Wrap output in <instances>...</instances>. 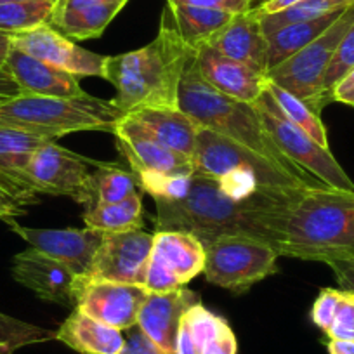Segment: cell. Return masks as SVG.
I'll return each instance as SVG.
<instances>
[{
    "mask_svg": "<svg viewBox=\"0 0 354 354\" xmlns=\"http://www.w3.org/2000/svg\"><path fill=\"white\" fill-rule=\"evenodd\" d=\"M138 183L156 203V231H185L202 243L221 234H245L271 247V221L288 196L299 192L264 189L248 200H236L216 177L196 170L149 174L138 177Z\"/></svg>",
    "mask_w": 354,
    "mask_h": 354,
    "instance_id": "1",
    "label": "cell"
},
{
    "mask_svg": "<svg viewBox=\"0 0 354 354\" xmlns=\"http://www.w3.org/2000/svg\"><path fill=\"white\" fill-rule=\"evenodd\" d=\"M271 247L280 257L326 262L354 255V189H299L271 221Z\"/></svg>",
    "mask_w": 354,
    "mask_h": 354,
    "instance_id": "2",
    "label": "cell"
},
{
    "mask_svg": "<svg viewBox=\"0 0 354 354\" xmlns=\"http://www.w3.org/2000/svg\"><path fill=\"white\" fill-rule=\"evenodd\" d=\"M193 53L165 9L148 46L106 57L103 78L117 91L111 100L117 110L127 115L139 108H179V87Z\"/></svg>",
    "mask_w": 354,
    "mask_h": 354,
    "instance_id": "3",
    "label": "cell"
},
{
    "mask_svg": "<svg viewBox=\"0 0 354 354\" xmlns=\"http://www.w3.org/2000/svg\"><path fill=\"white\" fill-rule=\"evenodd\" d=\"M179 108L188 113L200 127L210 129L238 142L243 148L257 153L262 158L270 160L273 165L290 174L308 188L325 186L281 155L262 125L254 104L231 100L203 80L196 68L195 53L189 57L183 75L181 87H179Z\"/></svg>",
    "mask_w": 354,
    "mask_h": 354,
    "instance_id": "4",
    "label": "cell"
},
{
    "mask_svg": "<svg viewBox=\"0 0 354 354\" xmlns=\"http://www.w3.org/2000/svg\"><path fill=\"white\" fill-rule=\"evenodd\" d=\"M122 117L113 101L85 94L77 97H50L21 94L0 104V127L18 129L49 141L71 132L104 131L113 134Z\"/></svg>",
    "mask_w": 354,
    "mask_h": 354,
    "instance_id": "5",
    "label": "cell"
},
{
    "mask_svg": "<svg viewBox=\"0 0 354 354\" xmlns=\"http://www.w3.org/2000/svg\"><path fill=\"white\" fill-rule=\"evenodd\" d=\"M203 247L205 280L233 294H243L278 271L277 250L252 236L221 234L205 241Z\"/></svg>",
    "mask_w": 354,
    "mask_h": 354,
    "instance_id": "6",
    "label": "cell"
},
{
    "mask_svg": "<svg viewBox=\"0 0 354 354\" xmlns=\"http://www.w3.org/2000/svg\"><path fill=\"white\" fill-rule=\"evenodd\" d=\"M254 106L262 125L285 158L290 160L294 165L325 186L337 189H354V183L337 162L330 148H323L311 136L292 124L266 88Z\"/></svg>",
    "mask_w": 354,
    "mask_h": 354,
    "instance_id": "7",
    "label": "cell"
},
{
    "mask_svg": "<svg viewBox=\"0 0 354 354\" xmlns=\"http://www.w3.org/2000/svg\"><path fill=\"white\" fill-rule=\"evenodd\" d=\"M353 25L354 2L347 6L339 19L328 30H325L318 39L302 47L299 53L283 61L280 66L271 70L268 73V78L301 101H304L306 104H309L316 113L322 115V110L325 108L322 100L323 75H325L326 66L339 47L340 40L346 37Z\"/></svg>",
    "mask_w": 354,
    "mask_h": 354,
    "instance_id": "8",
    "label": "cell"
},
{
    "mask_svg": "<svg viewBox=\"0 0 354 354\" xmlns=\"http://www.w3.org/2000/svg\"><path fill=\"white\" fill-rule=\"evenodd\" d=\"M100 163L47 141L33 155L30 183L39 195L68 196L88 209L94 205V170Z\"/></svg>",
    "mask_w": 354,
    "mask_h": 354,
    "instance_id": "9",
    "label": "cell"
},
{
    "mask_svg": "<svg viewBox=\"0 0 354 354\" xmlns=\"http://www.w3.org/2000/svg\"><path fill=\"white\" fill-rule=\"evenodd\" d=\"M153 236L155 234L142 227L122 233H104L87 274L78 278V287L88 281H113L145 287Z\"/></svg>",
    "mask_w": 354,
    "mask_h": 354,
    "instance_id": "10",
    "label": "cell"
},
{
    "mask_svg": "<svg viewBox=\"0 0 354 354\" xmlns=\"http://www.w3.org/2000/svg\"><path fill=\"white\" fill-rule=\"evenodd\" d=\"M193 170L205 174L210 177H219L227 170L238 169V167H255L262 174L270 177L271 181L281 189H306L308 186L297 181L290 174L283 172L270 160L262 158L257 153L243 148L238 142L210 131V129L200 127L196 136L195 153H193Z\"/></svg>",
    "mask_w": 354,
    "mask_h": 354,
    "instance_id": "11",
    "label": "cell"
},
{
    "mask_svg": "<svg viewBox=\"0 0 354 354\" xmlns=\"http://www.w3.org/2000/svg\"><path fill=\"white\" fill-rule=\"evenodd\" d=\"M12 47L75 77H101L108 56L87 50L54 30L49 23L11 35Z\"/></svg>",
    "mask_w": 354,
    "mask_h": 354,
    "instance_id": "12",
    "label": "cell"
},
{
    "mask_svg": "<svg viewBox=\"0 0 354 354\" xmlns=\"http://www.w3.org/2000/svg\"><path fill=\"white\" fill-rule=\"evenodd\" d=\"M4 223L11 227L12 233L23 238L30 247L68 266L78 278L87 274L88 268L93 264L94 254L97 252L104 236V233L91 230V227L42 230V227L21 226L16 223L15 217L4 219Z\"/></svg>",
    "mask_w": 354,
    "mask_h": 354,
    "instance_id": "13",
    "label": "cell"
},
{
    "mask_svg": "<svg viewBox=\"0 0 354 354\" xmlns=\"http://www.w3.org/2000/svg\"><path fill=\"white\" fill-rule=\"evenodd\" d=\"M148 294L142 285L88 281L78 287L75 309L124 332L138 325Z\"/></svg>",
    "mask_w": 354,
    "mask_h": 354,
    "instance_id": "14",
    "label": "cell"
},
{
    "mask_svg": "<svg viewBox=\"0 0 354 354\" xmlns=\"http://www.w3.org/2000/svg\"><path fill=\"white\" fill-rule=\"evenodd\" d=\"M11 273L19 285L32 290L42 301L57 306L77 302V274L68 266L35 248L30 247L12 257Z\"/></svg>",
    "mask_w": 354,
    "mask_h": 354,
    "instance_id": "15",
    "label": "cell"
},
{
    "mask_svg": "<svg viewBox=\"0 0 354 354\" xmlns=\"http://www.w3.org/2000/svg\"><path fill=\"white\" fill-rule=\"evenodd\" d=\"M113 136L118 151L129 163V169L136 174V177L193 170L192 158L160 145L125 115L118 118Z\"/></svg>",
    "mask_w": 354,
    "mask_h": 354,
    "instance_id": "16",
    "label": "cell"
},
{
    "mask_svg": "<svg viewBox=\"0 0 354 354\" xmlns=\"http://www.w3.org/2000/svg\"><path fill=\"white\" fill-rule=\"evenodd\" d=\"M47 141L30 132L0 127V186L23 207L39 200V193L30 183V163Z\"/></svg>",
    "mask_w": 354,
    "mask_h": 354,
    "instance_id": "17",
    "label": "cell"
},
{
    "mask_svg": "<svg viewBox=\"0 0 354 354\" xmlns=\"http://www.w3.org/2000/svg\"><path fill=\"white\" fill-rule=\"evenodd\" d=\"M195 61L203 80L231 100L254 104L264 93V75L224 56L210 44L195 50Z\"/></svg>",
    "mask_w": 354,
    "mask_h": 354,
    "instance_id": "18",
    "label": "cell"
},
{
    "mask_svg": "<svg viewBox=\"0 0 354 354\" xmlns=\"http://www.w3.org/2000/svg\"><path fill=\"white\" fill-rule=\"evenodd\" d=\"M200 295L181 287L163 294H148L138 316V326L167 354H176V339L183 316L198 304Z\"/></svg>",
    "mask_w": 354,
    "mask_h": 354,
    "instance_id": "19",
    "label": "cell"
},
{
    "mask_svg": "<svg viewBox=\"0 0 354 354\" xmlns=\"http://www.w3.org/2000/svg\"><path fill=\"white\" fill-rule=\"evenodd\" d=\"M210 46L221 54L268 77V37L254 9L233 15Z\"/></svg>",
    "mask_w": 354,
    "mask_h": 354,
    "instance_id": "20",
    "label": "cell"
},
{
    "mask_svg": "<svg viewBox=\"0 0 354 354\" xmlns=\"http://www.w3.org/2000/svg\"><path fill=\"white\" fill-rule=\"evenodd\" d=\"M4 68L18 82L23 94L50 97H77L87 94L80 87L78 77L15 47L9 53Z\"/></svg>",
    "mask_w": 354,
    "mask_h": 354,
    "instance_id": "21",
    "label": "cell"
},
{
    "mask_svg": "<svg viewBox=\"0 0 354 354\" xmlns=\"http://www.w3.org/2000/svg\"><path fill=\"white\" fill-rule=\"evenodd\" d=\"M124 8L125 2L59 0L50 15L49 25L73 42L97 39Z\"/></svg>",
    "mask_w": 354,
    "mask_h": 354,
    "instance_id": "22",
    "label": "cell"
},
{
    "mask_svg": "<svg viewBox=\"0 0 354 354\" xmlns=\"http://www.w3.org/2000/svg\"><path fill=\"white\" fill-rule=\"evenodd\" d=\"M125 117L160 145L193 158L200 125L181 108H139Z\"/></svg>",
    "mask_w": 354,
    "mask_h": 354,
    "instance_id": "23",
    "label": "cell"
},
{
    "mask_svg": "<svg viewBox=\"0 0 354 354\" xmlns=\"http://www.w3.org/2000/svg\"><path fill=\"white\" fill-rule=\"evenodd\" d=\"M56 340L80 354H120L125 335L93 316L75 309L56 332Z\"/></svg>",
    "mask_w": 354,
    "mask_h": 354,
    "instance_id": "24",
    "label": "cell"
},
{
    "mask_svg": "<svg viewBox=\"0 0 354 354\" xmlns=\"http://www.w3.org/2000/svg\"><path fill=\"white\" fill-rule=\"evenodd\" d=\"M153 234L151 254L163 262L183 287L203 273L205 247L195 234L185 231H155Z\"/></svg>",
    "mask_w": 354,
    "mask_h": 354,
    "instance_id": "25",
    "label": "cell"
},
{
    "mask_svg": "<svg viewBox=\"0 0 354 354\" xmlns=\"http://www.w3.org/2000/svg\"><path fill=\"white\" fill-rule=\"evenodd\" d=\"M344 11H346V8L322 16V18L292 23V25L283 26V28L268 35V73L280 66L290 56H294L295 53H299L302 47L318 39L325 30H328L339 19V16Z\"/></svg>",
    "mask_w": 354,
    "mask_h": 354,
    "instance_id": "26",
    "label": "cell"
},
{
    "mask_svg": "<svg viewBox=\"0 0 354 354\" xmlns=\"http://www.w3.org/2000/svg\"><path fill=\"white\" fill-rule=\"evenodd\" d=\"M174 26L189 49L196 50L212 42L214 37L230 23L233 15L221 9L192 8V6H169Z\"/></svg>",
    "mask_w": 354,
    "mask_h": 354,
    "instance_id": "27",
    "label": "cell"
},
{
    "mask_svg": "<svg viewBox=\"0 0 354 354\" xmlns=\"http://www.w3.org/2000/svg\"><path fill=\"white\" fill-rule=\"evenodd\" d=\"M85 227L101 233H122V231L142 227V195L131 196L115 203H100L84 210Z\"/></svg>",
    "mask_w": 354,
    "mask_h": 354,
    "instance_id": "28",
    "label": "cell"
},
{
    "mask_svg": "<svg viewBox=\"0 0 354 354\" xmlns=\"http://www.w3.org/2000/svg\"><path fill=\"white\" fill-rule=\"evenodd\" d=\"M264 88L270 93V96L273 97L274 103L278 104V108L283 111V115L292 122V124L297 125V127L302 129L306 134L311 136V138L315 139L318 145H322L323 148H330L328 136H326V129L322 122V115L316 113L309 104H306L304 101L295 97L294 94L285 91L283 87H280V85H277L274 82H271L268 77H266Z\"/></svg>",
    "mask_w": 354,
    "mask_h": 354,
    "instance_id": "29",
    "label": "cell"
},
{
    "mask_svg": "<svg viewBox=\"0 0 354 354\" xmlns=\"http://www.w3.org/2000/svg\"><path fill=\"white\" fill-rule=\"evenodd\" d=\"M142 195L138 177L131 169L117 163L101 162L94 170V205L115 203L131 196ZM93 205V207H94Z\"/></svg>",
    "mask_w": 354,
    "mask_h": 354,
    "instance_id": "30",
    "label": "cell"
},
{
    "mask_svg": "<svg viewBox=\"0 0 354 354\" xmlns=\"http://www.w3.org/2000/svg\"><path fill=\"white\" fill-rule=\"evenodd\" d=\"M353 2L354 0H302L299 4L292 6V8L273 12V15H257V12L255 15L261 19L262 32L268 37L277 32V30L283 28V26L292 25V23L322 18V16L330 15V12L347 8Z\"/></svg>",
    "mask_w": 354,
    "mask_h": 354,
    "instance_id": "31",
    "label": "cell"
},
{
    "mask_svg": "<svg viewBox=\"0 0 354 354\" xmlns=\"http://www.w3.org/2000/svg\"><path fill=\"white\" fill-rule=\"evenodd\" d=\"M56 6L28 0H0V32L9 35L49 23Z\"/></svg>",
    "mask_w": 354,
    "mask_h": 354,
    "instance_id": "32",
    "label": "cell"
},
{
    "mask_svg": "<svg viewBox=\"0 0 354 354\" xmlns=\"http://www.w3.org/2000/svg\"><path fill=\"white\" fill-rule=\"evenodd\" d=\"M54 337L56 333L49 332V330L0 313V354H15L21 347L46 342Z\"/></svg>",
    "mask_w": 354,
    "mask_h": 354,
    "instance_id": "33",
    "label": "cell"
},
{
    "mask_svg": "<svg viewBox=\"0 0 354 354\" xmlns=\"http://www.w3.org/2000/svg\"><path fill=\"white\" fill-rule=\"evenodd\" d=\"M354 70V25L351 26L349 32L346 33L342 40H340L339 47L333 53L332 59H330L328 66H326L325 75H323L322 82V100L323 104L332 103L333 88Z\"/></svg>",
    "mask_w": 354,
    "mask_h": 354,
    "instance_id": "34",
    "label": "cell"
},
{
    "mask_svg": "<svg viewBox=\"0 0 354 354\" xmlns=\"http://www.w3.org/2000/svg\"><path fill=\"white\" fill-rule=\"evenodd\" d=\"M185 322L188 325L189 333H192V339L195 342L196 351H202L203 346L214 340L216 337H219L221 333H224L226 330H230V323L223 318V316L216 315L210 309H207L202 302L192 306V308L186 311Z\"/></svg>",
    "mask_w": 354,
    "mask_h": 354,
    "instance_id": "35",
    "label": "cell"
},
{
    "mask_svg": "<svg viewBox=\"0 0 354 354\" xmlns=\"http://www.w3.org/2000/svg\"><path fill=\"white\" fill-rule=\"evenodd\" d=\"M330 340H354V294L342 290L332 326L326 332Z\"/></svg>",
    "mask_w": 354,
    "mask_h": 354,
    "instance_id": "36",
    "label": "cell"
},
{
    "mask_svg": "<svg viewBox=\"0 0 354 354\" xmlns=\"http://www.w3.org/2000/svg\"><path fill=\"white\" fill-rule=\"evenodd\" d=\"M342 299V290H335V288H323L319 295L316 297L315 304L311 308V319L319 330L328 332L332 326L333 318H335L337 308Z\"/></svg>",
    "mask_w": 354,
    "mask_h": 354,
    "instance_id": "37",
    "label": "cell"
},
{
    "mask_svg": "<svg viewBox=\"0 0 354 354\" xmlns=\"http://www.w3.org/2000/svg\"><path fill=\"white\" fill-rule=\"evenodd\" d=\"M183 285L179 283L176 277L167 270L163 262L160 261L156 255H149L148 268H146L145 274V288L149 294H163V292L176 290L181 288Z\"/></svg>",
    "mask_w": 354,
    "mask_h": 354,
    "instance_id": "38",
    "label": "cell"
},
{
    "mask_svg": "<svg viewBox=\"0 0 354 354\" xmlns=\"http://www.w3.org/2000/svg\"><path fill=\"white\" fill-rule=\"evenodd\" d=\"M120 354H167L162 347L156 346L138 325L127 330L124 349Z\"/></svg>",
    "mask_w": 354,
    "mask_h": 354,
    "instance_id": "39",
    "label": "cell"
},
{
    "mask_svg": "<svg viewBox=\"0 0 354 354\" xmlns=\"http://www.w3.org/2000/svg\"><path fill=\"white\" fill-rule=\"evenodd\" d=\"M169 6H192V8H207V9H221L231 15L250 11L252 6L248 0H167Z\"/></svg>",
    "mask_w": 354,
    "mask_h": 354,
    "instance_id": "40",
    "label": "cell"
},
{
    "mask_svg": "<svg viewBox=\"0 0 354 354\" xmlns=\"http://www.w3.org/2000/svg\"><path fill=\"white\" fill-rule=\"evenodd\" d=\"M325 264L333 271L335 280L337 283L340 285V288L346 292H353L354 294V255L353 257L330 259Z\"/></svg>",
    "mask_w": 354,
    "mask_h": 354,
    "instance_id": "41",
    "label": "cell"
},
{
    "mask_svg": "<svg viewBox=\"0 0 354 354\" xmlns=\"http://www.w3.org/2000/svg\"><path fill=\"white\" fill-rule=\"evenodd\" d=\"M236 337H234L233 330L230 328L224 333H221L219 337H216L214 340H210L207 346H203L200 354H236Z\"/></svg>",
    "mask_w": 354,
    "mask_h": 354,
    "instance_id": "42",
    "label": "cell"
},
{
    "mask_svg": "<svg viewBox=\"0 0 354 354\" xmlns=\"http://www.w3.org/2000/svg\"><path fill=\"white\" fill-rule=\"evenodd\" d=\"M21 94L23 91L19 88L18 82L12 78V75L4 66H0V104L8 103V101L21 96Z\"/></svg>",
    "mask_w": 354,
    "mask_h": 354,
    "instance_id": "43",
    "label": "cell"
},
{
    "mask_svg": "<svg viewBox=\"0 0 354 354\" xmlns=\"http://www.w3.org/2000/svg\"><path fill=\"white\" fill-rule=\"evenodd\" d=\"M25 214V207L12 198L2 186H0V219H9V217H16Z\"/></svg>",
    "mask_w": 354,
    "mask_h": 354,
    "instance_id": "44",
    "label": "cell"
},
{
    "mask_svg": "<svg viewBox=\"0 0 354 354\" xmlns=\"http://www.w3.org/2000/svg\"><path fill=\"white\" fill-rule=\"evenodd\" d=\"M176 354H198L195 342H193L192 339V333H189L188 325H186L185 322V316H183L181 325H179V332H177Z\"/></svg>",
    "mask_w": 354,
    "mask_h": 354,
    "instance_id": "45",
    "label": "cell"
},
{
    "mask_svg": "<svg viewBox=\"0 0 354 354\" xmlns=\"http://www.w3.org/2000/svg\"><path fill=\"white\" fill-rule=\"evenodd\" d=\"M332 101H339V103L349 104L354 108V82H340L333 88Z\"/></svg>",
    "mask_w": 354,
    "mask_h": 354,
    "instance_id": "46",
    "label": "cell"
},
{
    "mask_svg": "<svg viewBox=\"0 0 354 354\" xmlns=\"http://www.w3.org/2000/svg\"><path fill=\"white\" fill-rule=\"evenodd\" d=\"M299 2H302V0H271V2H268V4L255 8L254 11L257 12V15H273V12L292 8V6L299 4Z\"/></svg>",
    "mask_w": 354,
    "mask_h": 354,
    "instance_id": "47",
    "label": "cell"
},
{
    "mask_svg": "<svg viewBox=\"0 0 354 354\" xmlns=\"http://www.w3.org/2000/svg\"><path fill=\"white\" fill-rule=\"evenodd\" d=\"M328 354H354V340H328Z\"/></svg>",
    "mask_w": 354,
    "mask_h": 354,
    "instance_id": "48",
    "label": "cell"
},
{
    "mask_svg": "<svg viewBox=\"0 0 354 354\" xmlns=\"http://www.w3.org/2000/svg\"><path fill=\"white\" fill-rule=\"evenodd\" d=\"M12 49V40L11 35L6 32H0V66H6L9 53Z\"/></svg>",
    "mask_w": 354,
    "mask_h": 354,
    "instance_id": "49",
    "label": "cell"
},
{
    "mask_svg": "<svg viewBox=\"0 0 354 354\" xmlns=\"http://www.w3.org/2000/svg\"><path fill=\"white\" fill-rule=\"evenodd\" d=\"M28 2H49V4H54V6L59 4V0H28Z\"/></svg>",
    "mask_w": 354,
    "mask_h": 354,
    "instance_id": "50",
    "label": "cell"
},
{
    "mask_svg": "<svg viewBox=\"0 0 354 354\" xmlns=\"http://www.w3.org/2000/svg\"><path fill=\"white\" fill-rule=\"evenodd\" d=\"M342 82H354V70L353 71H351V73L349 75H347V77L346 78H344V80Z\"/></svg>",
    "mask_w": 354,
    "mask_h": 354,
    "instance_id": "51",
    "label": "cell"
},
{
    "mask_svg": "<svg viewBox=\"0 0 354 354\" xmlns=\"http://www.w3.org/2000/svg\"><path fill=\"white\" fill-rule=\"evenodd\" d=\"M94 2H125L127 4L129 0H94Z\"/></svg>",
    "mask_w": 354,
    "mask_h": 354,
    "instance_id": "52",
    "label": "cell"
},
{
    "mask_svg": "<svg viewBox=\"0 0 354 354\" xmlns=\"http://www.w3.org/2000/svg\"><path fill=\"white\" fill-rule=\"evenodd\" d=\"M248 2H250V6H252V9H255L259 6V2H261V0H248Z\"/></svg>",
    "mask_w": 354,
    "mask_h": 354,
    "instance_id": "53",
    "label": "cell"
},
{
    "mask_svg": "<svg viewBox=\"0 0 354 354\" xmlns=\"http://www.w3.org/2000/svg\"><path fill=\"white\" fill-rule=\"evenodd\" d=\"M268 2H271V0H261V2H259V6H264V4H268ZM257 6V8H259Z\"/></svg>",
    "mask_w": 354,
    "mask_h": 354,
    "instance_id": "54",
    "label": "cell"
}]
</instances>
